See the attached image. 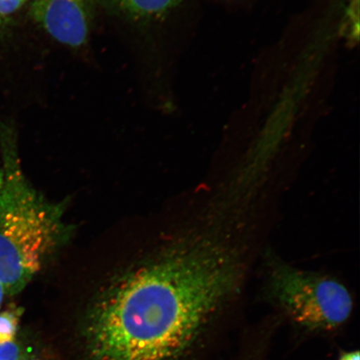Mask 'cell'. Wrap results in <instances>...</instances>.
<instances>
[{
  "mask_svg": "<svg viewBox=\"0 0 360 360\" xmlns=\"http://www.w3.org/2000/svg\"><path fill=\"white\" fill-rule=\"evenodd\" d=\"M240 278L235 254L210 238L184 240L142 261L89 308V360H179Z\"/></svg>",
  "mask_w": 360,
  "mask_h": 360,
  "instance_id": "6da1fadb",
  "label": "cell"
},
{
  "mask_svg": "<svg viewBox=\"0 0 360 360\" xmlns=\"http://www.w3.org/2000/svg\"><path fill=\"white\" fill-rule=\"evenodd\" d=\"M0 283L19 294L69 236L60 205L45 200L22 172L13 134L0 122Z\"/></svg>",
  "mask_w": 360,
  "mask_h": 360,
  "instance_id": "7a4b0ae2",
  "label": "cell"
},
{
  "mask_svg": "<svg viewBox=\"0 0 360 360\" xmlns=\"http://www.w3.org/2000/svg\"><path fill=\"white\" fill-rule=\"evenodd\" d=\"M269 287L292 321L309 330H335L352 312V297L341 283L289 264H274Z\"/></svg>",
  "mask_w": 360,
  "mask_h": 360,
  "instance_id": "3957f363",
  "label": "cell"
},
{
  "mask_svg": "<svg viewBox=\"0 0 360 360\" xmlns=\"http://www.w3.org/2000/svg\"><path fill=\"white\" fill-rule=\"evenodd\" d=\"M92 0H34L30 15L56 41L77 48L87 42Z\"/></svg>",
  "mask_w": 360,
  "mask_h": 360,
  "instance_id": "277c9868",
  "label": "cell"
},
{
  "mask_svg": "<svg viewBox=\"0 0 360 360\" xmlns=\"http://www.w3.org/2000/svg\"><path fill=\"white\" fill-rule=\"evenodd\" d=\"M129 15L150 19L160 17L181 4L184 0H110Z\"/></svg>",
  "mask_w": 360,
  "mask_h": 360,
  "instance_id": "5b68a950",
  "label": "cell"
},
{
  "mask_svg": "<svg viewBox=\"0 0 360 360\" xmlns=\"http://www.w3.org/2000/svg\"><path fill=\"white\" fill-rule=\"evenodd\" d=\"M22 313L21 308L13 305L0 312V344L15 340Z\"/></svg>",
  "mask_w": 360,
  "mask_h": 360,
  "instance_id": "8992f818",
  "label": "cell"
},
{
  "mask_svg": "<svg viewBox=\"0 0 360 360\" xmlns=\"http://www.w3.org/2000/svg\"><path fill=\"white\" fill-rule=\"evenodd\" d=\"M28 353L16 340L0 344V360H22Z\"/></svg>",
  "mask_w": 360,
  "mask_h": 360,
  "instance_id": "52a82bcc",
  "label": "cell"
},
{
  "mask_svg": "<svg viewBox=\"0 0 360 360\" xmlns=\"http://www.w3.org/2000/svg\"><path fill=\"white\" fill-rule=\"evenodd\" d=\"M28 0H0V24L16 13Z\"/></svg>",
  "mask_w": 360,
  "mask_h": 360,
  "instance_id": "ba28073f",
  "label": "cell"
},
{
  "mask_svg": "<svg viewBox=\"0 0 360 360\" xmlns=\"http://www.w3.org/2000/svg\"><path fill=\"white\" fill-rule=\"evenodd\" d=\"M340 360H359V351H352V352L345 353L340 357Z\"/></svg>",
  "mask_w": 360,
  "mask_h": 360,
  "instance_id": "9c48e42d",
  "label": "cell"
},
{
  "mask_svg": "<svg viewBox=\"0 0 360 360\" xmlns=\"http://www.w3.org/2000/svg\"><path fill=\"white\" fill-rule=\"evenodd\" d=\"M6 290H4V288L2 285V283H0V307H1L3 302H4V297H6Z\"/></svg>",
  "mask_w": 360,
  "mask_h": 360,
  "instance_id": "30bf717a",
  "label": "cell"
},
{
  "mask_svg": "<svg viewBox=\"0 0 360 360\" xmlns=\"http://www.w3.org/2000/svg\"><path fill=\"white\" fill-rule=\"evenodd\" d=\"M22 360H39V359H36V357L34 356V354L28 352L26 354L25 358L22 359Z\"/></svg>",
  "mask_w": 360,
  "mask_h": 360,
  "instance_id": "8fae6325",
  "label": "cell"
},
{
  "mask_svg": "<svg viewBox=\"0 0 360 360\" xmlns=\"http://www.w3.org/2000/svg\"><path fill=\"white\" fill-rule=\"evenodd\" d=\"M3 179V171L2 169H0V184H1Z\"/></svg>",
  "mask_w": 360,
  "mask_h": 360,
  "instance_id": "7c38bea8",
  "label": "cell"
}]
</instances>
